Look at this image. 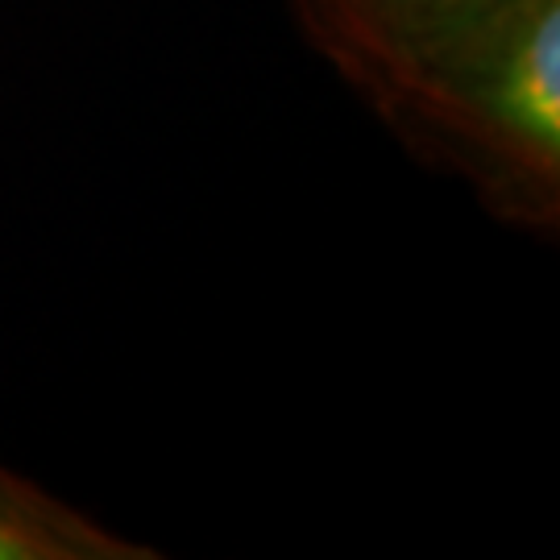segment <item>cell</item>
<instances>
[{
  "label": "cell",
  "mask_w": 560,
  "mask_h": 560,
  "mask_svg": "<svg viewBox=\"0 0 560 560\" xmlns=\"http://www.w3.org/2000/svg\"><path fill=\"white\" fill-rule=\"evenodd\" d=\"M303 42L353 92L499 0H287Z\"/></svg>",
  "instance_id": "cell-2"
},
{
  "label": "cell",
  "mask_w": 560,
  "mask_h": 560,
  "mask_svg": "<svg viewBox=\"0 0 560 560\" xmlns=\"http://www.w3.org/2000/svg\"><path fill=\"white\" fill-rule=\"evenodd\" d=\"M150 544L113 532L75 502L0 460V560H150Z\"/></svg>",
  "instance_id": "cell-3"
},
{
  "label": "cell",
  "mask_w": 560,
  "mask_h": 560,
  "mask_svg": "<svg viewBox=\"0 0 560 560\" xmlns=\"http://www.w3.org/2000/svg\"><path fill=\"white\" fill-rule=\"evenodd\" d=\"M407 154L469 187L486 217L560 229V0H499L361 92Z\"/></svg>",
  "instance_id": "cell-1"
}]
</instances>
